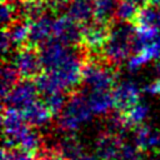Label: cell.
<instances>
[{"label":"cell","mask_w":160,"mask_h":160,"mask_svg":"<svg viewBox=\"0 0 160 160\" xmlns=\"http://www.w3.org/2000/svg\"><path fill=\"white\" fill-rule=\"evenodd\" d=\"M134 36L135 26L132 24L115 21L104 46L102 58L115 68L120 65L134 51Z\"/></svg>","instance_id":"obj_1"},{"label":"cell","mask_w":160,"mask_h":160,"mask_svg":"<svg viewBox=\"0 0 160 160\" xmlns=\"http://www.w3.org/2000/svg\"><path fill=\"white\" fill-rule=\"evenodd\" d=\"M92 111L89 106L88 98L78 90L69 94L68 102L58 116L59 129L64 132H72L82 124L91 119Z\"/></svg>","instance_id":"obj_2"},{"label":"cell","mask_w":160,"mask_h":160,"mask_svg":"<svg viewBox=\"0 0 160 160\" xmlns=\"http://www.w3.org/2000/svg\"><path fill=\"white\" fill-rule=\"evenodd\" d=\"M116 81V68L101 58H86L82 68V82L91 91H112Z\"/></svg>","instance_id":"obj_3"},{"label":"cell","mask_w":160,"mask_h":160,"mask_svg":"<svg viewBox=\"0 0 160 160\" xmlns=\"http://www.w3.org/2000/svg\"><path fill=\"white\" fill-rule=\"evenodd\" d=\"M12 65L18 70L21 80H35L44 72L39 48L30 45L16 49L12 58Z\"/></svg>","instance_id":"obj_4"},{"label":"cell","mask_w":160,"mask_h":160,"mask_svg":"<svg viewBox=\"0 0 160 160\" xmlns=\"http://www.w3.org/2000/svg\"><path fill=\"white\" fill-rule=\"evenodd\" d=\"M76 50L78 48L68 46L55 38H51L39 48L44 71H55L60 69Z\"/></svg>","instance_id":"obj_5"},{"label":"cell","mask_w":160,"mask_h":160,"mask_svg":"<svg viewBox=\"0 0 160 160\" xmlns=\"http://www.w3.org/2000/svg\"><path fill=\"white\" fill-rule=\"evenodd\" d=\"M39 94L40 92L34 80H20L19 84L2 100V106L14 108L22 111L39 100Z\"/></svg>","instance_id":"obj_6"},{"label":"cell","mask_w":160,"mask_h":160,"mask_svg":"<svg viewBox=\"0 0 160 160\" xmlns=\"http://www.w3.org/2000/svg\"><path fill=\"white\" fill-rule=\"evenodd\" d=\"M52 38L72 48H80L82 39V26L72 20L68 14L60 15L54 20Z\"/></svg>","instance_id":"obj_7"},{"label":"cell","mask_w":160,"mask_h":160,"mask_svg":"<svg viewBox=\"0 0 160 160\" xmlns=\"http://www.w3.org/2000/svg\"><path fill=\"white\" fill-rule=\"evenodd\" d=\"M112 99H114V109L124 114L140 101V89L130 81L121 82L116 85L112 90Z\"/></svg>","instance_id":"obj_8"},{"label":"cell","mask_w":160,"mask_h":160,"mask_svg":"<svg viewBox=\"0 0 160 160\" xmlns=\"http://www.w3.org/2000/svg\"><path fill=\"white\" fill-rule=\"evenodd\" d=\"M122 144L121 135L102 132L96 140V155L100 160H119Z\"/></svg>","instance_id":"obj_9"},{"label":"cell","mask_w":160,"mask_h":160,"mask_svg":"<svg viewBox=\"0 0 160 160\" xmlns=\"http://www.w3.org/2000/svg\"><path fill=\"white\" fill-rule=\"evenodd\" d=\"M52 25L54 20L49 15H44L36 20L30 21V32L26 45L40 48L44 42L52 38Z\"/></svg>","instance_id":"obj_10"},{"label":"cell","mask_w":160,"mask_h":160,"mask_svg":"<svg viewBox=\"0 0 160 160\" xmlns=\"http://www.w3.org/2000/svg\"><path fill=\"white\" fill-rule=\"evenodd\" d=\"M135 146L141 151H159L160 150V134L148 125H139L134 129Z\"/></svg>","instance_id":"obj_11"},{"label":"cell","mask_w":160,"mask_h":160,"mask_svg":"<svg viewBox=\"0 0 160 160\" xmlns=\"http://www.w3.org/2000/svg\"><path fill=\"white\" fill-rule=\"evenodd\" d=\"M21 114L24 116V120L32 128H39V126L48 124L54 116L50 109L40 99L32 105H30L29 108H26L25 110H22Z\"/></svg>","instance_id":"obj_12"},{"label":"cell","mask_w":160,"mask_h":160,"mask_svg":"<svg viewBox=\"0 0 160 160\" xmlns=\"http://www.w3.org/2000/svg\"><path fill=\"white\" fill-rule=\"evenodd\" d=\"M68 15L81 26L90 24L94 21L92 2L71 0V2L68 5Z\"/></svg>","instance_id":"obj_13"},{"label":"cell","mask_w":160,"mask_h":160,"mask_svg":"<svg viewBox=\"0 0 160 160\" xmlns=\"http://www.w3.org/2000/svg\"><path fill=\"white\" fill-rule=\"evenodd\" d=\"M88 102L92 114L96 115L106 114L111 108H114L112 91H101V90L90 91V95L88 96Z\"/></svg>","instance_id":"obj_14"},{"label":"cell","mask_w":160,"mask_h":160,"mask_svg":"<svg viewBox=\"0 0 160 160\" xmlns=\"http://www.w3.org/2000/svg\"><path fill=\"white\" fill-rule=\"evenodd\" d=\"M116 4L114 0H94V21L100 24L111 25L115 22V10Z\"/></svg>","instance_id":"obj_15"},{"label":"cell","mask_w":160,"mask_h":160,"mask_svg":"<svg viewBox=\"0 0 160 160\" xmlns=\"http://www.w3.org/2000/svg\"><path fill=\"white\" fill-rule=\"evenodd\" d=\"M11 45L16 49H20L28 44L29 32H30V21L26 19L16 20L11 26L6 29Z\"/></svg>","instance_id":"obj_16"},{"label":"cell","mask_w":160,"mask_h":160,"mask_svg":"<svg viewBox=\"0 0 160 160\" xmlns=\"http://www.w3.org/2000/svg\"><path fill=\"white\" fill-rule=\"evenodd\" d=\"M131 24L135 28L152 26V28L160 29V6L148 5L142 9H139V11Z\"/></svg>","instance_id":"obj_17"},{"label":"cell","mask_w":160,"mask_h":160,"mask_svg":"<svg viewBox=\"0 0 160 160\" xmlns=\"http://www.w3.org/2000/svg\"><path fill=\"white\" fill-rule=\"evenodd\" d=\"M21 80L18 70L12 64H8L4 61L1 68V98L2 100L10 94V91L19 84Z\"/></svg>","instance_id":"obj_18"},{"label":"cell","mask_w":160,"mask_h":160,"mask_svg":"<svg viewBox=\"0 0 160 160\" xmlns=\"http://www.w3.org/2000/svg\"><path fill=\"white\" fill-rule=\"evenodd\" d=\"M41 146H42L41 135L32 126H30L22 134V136L20 138V140L18 142V148H20V149H22V150H25L32 155H36L38 152H40Z\"/></svg>","instance_id":"obj_19"},{"label":"cell","mask_w":160,"mask_h":160,"mask_svg":"<svg viewBox=\"0 0 160 160\" xmlns=\"http://www.w3.org/2000/svg\"><path fill=\"white\" fill-rule=\"evenodd\" d=\"M51 149L58 150L68 160H75V159L80 158L81 155H84L82 145L74 136H70V135L66 136V138H64L61 141H59L56 144V146H54Z\"/></svg>","instance_id":"obj_20"},{"label":"cell","mask_w":160,"mask_h":160,"mask_svg":"<svg viewBox=\"0 0 160 160\" xmlns=\"http://www.w3.org/2000/svg\"><path fill=\"white\" fill-rule=\"evenodd\" d=\"M149 111V108L144 104H138L134 108H131L130 110H128L126 112L121 114L122 119H124V124H125V129H135L136 126L141 125L144 119L146 118Z\"/></svg>","instance_id":"obj_21"},{"label":"cell","mask_w":160,"mask_h":160,"mask_svg":"<svg viewBox=\"0 0 160 160\" xmlns=\"http://www.w3.org/2000/svg\"><path fill=\"white\" fill-rule=\"evenodd\" d=\"M139 11V8L130 2L129 0H120L116 4L115 10V21L118 22H129L131 24Z\"/></svg>","instance_id":"obj_22"},{"label":"cell","mask_w":160,"mask_h":160,"mask_svg":"<svg viewBox=\"0 0 160 160\" xmlns=\"http://www.w3.org/2000/svg\"><path fill=\"white\" fill-rule=\"evenodd\" d=\"M68 99H69V95L62 91L49 94V95H42V101L45 102V105L50 109V111L54 115H59L62 111V109L65 108L68 102Z\"/></svg>","instance_id":"obj_23"},{"label":"cell","mask_w":160,"mask_h":160,"mask_svg":"<svg viewBox=\"0 0 160 160\" xmlns=\"http://www.w3.org/2000/svg\"><path fill=\"white\" fill-rule=\"evenodd\" d=\"M34 156L35 155L20 148H11V149L2 148L1 151V160H34Z\"/></svg>","instance_id":"obj_24"},{"label":"cell","mask_w":160,"mask_h":160,"mask_svg":"<svg viewBox=\"0 0 160 160\" xmlns=\"http://www.w3.org/2000/svg\"><path fill=\"white\" fill-rule=\"evenodd\" d=\"M119 160H141V151L134 145L122 144Z\"/></svg>","instance_id":"obj_25"},{"label":"cell","mask_w":160,"mask_h":160,"mask_svg":"<svg viewBox=\"0 0 160 160\" xmlns=\"http://www.w3.org/2000/svg\"><path fill=\"white\" fill-rule=\"evenodd\" d=\"M36 160H68V159L55 149H45L44 151H40V154L36 156Z\"/></svg>","instance_id":"obj_26"},{"label":"cell","mask_w":160,"mask_h":160,"mask_svg":"<svg viewBox=\"0 0 160 160\" xmlns=\"http://www.w3.org/2000/svg\"><path fill=\"white\" fill-rule=\"evenodd\" d=\"M11 48H12V45H11L10 38H9V34H8L6 29H2V31H1V51H2V54L6 55Z\"/></svg>","instance_id":"obj_27"},{"label":"cell","mask_w":160,"mask_h":160,"mask_svg":"<svg viewBox=\"0 0 160 160\" xmlns=\"http://www.w3.org/2000/svg\"><path fill=\"white\" fill-rule=\"evenodd\" d=\"M144 91L148 92V94H151V95H160V79L155 80L154 82L146 85L144 88Z\"/></svg>","instance_id":"obj_28"},{"label":"cell","mask_w":160,"mask_h":160,"mask_svg":"<svg viewBox=\"0 0 160 160\" xmlns=\"http://www.w3.org/2000/svg\"><path fill=\"white\" fill-rule=\"evenodd\" d=\"M69 1L70 0H48V4H49V8L52 11H58L61 8H64L65 5H68Z\"/></svg>","instance_id":"obj_29"},{"label":"cell","mask_w":160,"mask_h":160,"mask_svg":"<svg viewBox=\"0 0 160 160\" xmlns=\"http://www.w3.org/2000/svg\"><path fill=\"white\" fill-rule=\"evenodd\" d=\"M130 2H132L134 5H136L139 9H142L148 5H150V0H129Z\"/></svg>","instance_id":"obj_30"},{"label":"cell","mask_w":160,"mask_h":160,"mask_svg":"<svg viewBox=\"0 0 160 160\" xmlns=\"http://www.w3.org/2000/svg\"><path fill=\"white\" fill-rule=\"evenodd\" d=\"M75 160H95L92 156H90V155H86V154H84V155H81L80 158H78V159H75Z\"/></svg>","instance_id":"obj_31"},{"label":"cell","mask_w":160,"mask_h":160,"mask_svg":"<svg viewBox=\"0 0 160 160\" xmlns=\"http://www.w3.org/2000/svg\"><path fill=\"white\" fill-rule=\"evenodd\" d=\"M150 5H154V6H160V0H150Z\"/></svg>","instance_id":"obj_32"},{"label":"cell","mask_w":160,"mask_h":160,"mask_svg":"<svg viewBox=\"0 0 160 160\" xmlns=\"http://www.w3.org/2000/svg\"><path fill=\"white\" fill-rule=\"evenodd\" d=\"M156 70H158V72H159V75H160V61L158 62V66H156Z\"/></svg>","instance_id":"obj_33"},{"label":"cell","mask_w":160,"mask_h":160,"mask_svg":"<svg viewBox=\"0 0 160 160\" xmlns=\"http://www.w3.org/2000/svg\"><path fill=\"white\" fill-rule=\"evenodd\" d=\"M14 0H1V2H12Z\"/></svg>","instance_id":"obj_34"},{"label":"cell","mask_w":160,"mask_h":160,"mask_svg":"<svg viewBox=\"0 0 160 160\" xmlns=\"http://www.w3.org/2000/svg\"><path fill=\"white\" fill-rule=\"evenodd\" d=\"M79 1H89V2H92L94 0H79Z\"/></svg>","instance_id":"obj_35"}]
</instances>
